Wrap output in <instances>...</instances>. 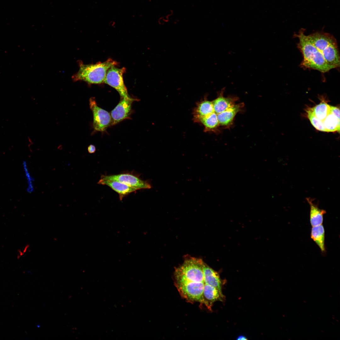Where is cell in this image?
I'll return each instance as SVG.
<instances>
[{"instance_id":"1","label":"cell","mask_w":340,"mask_h":340,"mask_svg":"<svg viewBox=\"0 0 340 340\" xmlns=\"http://www.w3.org/2000/svg\"><path fill=\"white\" fill-rule=\"evenodd\" d=\"M304 31L305 29L302 28L297 34L294 35L299 39L297 46L303 56L301 67L317 70L323 73L336 68L326 61L322 54L310 41L308 35L304 34Z\"/></svg>"},{"instance_id":"2","label":"cell","mask_w":340,"mask_h":340,"mask_svg":"<svg viewBox=\"0 0 340 340\" xmlns=\"http://www.w3.org/2000/svg\"><path fill=\"white\" fill-rule=\"evenodd\" d=\"M308 37L329 64L336 68L339 67L340 56L337 44L333 35L323 31H317Z\"/></svg>"},{"instance_id":"3","label":"cell","mask_w":340,"mask_h":340,"mask_svg":"<svg viewBox=\"0 0 340 340\" xmlns=\"http://www.w3.org/2000/svg\"><path fill=\"white\" fill-rule=\"evenodd\" d=\"M118 63L109 59L103 62L86 65L79 62V69L72 76L74 81H83L89 84L104 83L108 70Z\"/></svg>"},{"instance_id":"4","label":"cell","mask_w":340,"mask_h":340,"mask_svg":"<svg viewBox=\"0 0 340 340\" xmlns=\"http://www.w3.org/2000/svg\"><path fill=\"white\" fill-rule=\"evenodd\" d=\"M204 263L200 258H190L186 259L175 270L174 283L187 281L204 282Z\"/></svg>"},{"instance_id":"5","label":"cell","mask_w":340,"mask_h":340,"mask_svg":"<svg viewBox=\"0 0 340 340\" xmlns=\"http://www.w3.org/2000/svg\"><path fill=\"white\" fill-rule=\"evenodd\" d=\"M174 285L181 297L187 301L203 304L204 282L187 281L176 283Z\"/></svg>"},{"instance_id":"6","label":"cell","mask_w":340,"mask_h":340,"mask_svg":"<svg viewBox=\"0 0 340 340\" xmlns=\"http://www.w3.org/2000/svg\"><path fill=\"white\" fill-rule=\"evenodd\" d=\"M124 68H119L113 66L108 70L104 83L114 88L119 93L121 98L129 99V95L123 80Z\"/></svg>"},{"instance_id":"7","label":"cell","mask_w":340,"mask_h":340,"mask_svg":"<svg viewBox=\"0 0 340 340\" xmlns=\"http://www.w3.org/2000/svg\"><path fill=\"white\" fill-rule=\"evenodd\" d=\"M89 103L93 114L94 129L97 131H104L111 124L110 115L108 111L98 106L94 98H90Z\"/></svg>"},{"instance_id":"8","label":"cell","mask_w":340,"mask_h":340,"mask_svg":"<svg viewBox=\"0 0 340 340\" xmlns=\"http://www.w3.org/2000/svg\"><path fill=\"white\" fill-rule=\"evenodd\" d=\"M101 179L116 181L126 184L137 190L150 189L152 186L148 181L143 180L138 177L130 173H122L110 175H102Z\"/></svg>"},{"instance_id":"9","label":"cell","mask_w":340,"mask_h":340,"mask_svg":"<svg viewBox=\"0 0 340 340\" xmlns=\"http://www.w3.org/2000/svg\"><path fill=\"white\" fill-rule=\"evenodd\" d=\"M136 99L133 98H121V100L111 111V124H117L122 120L129 117L131 111L132 104Z\"/></svg>"},{"instance_id":"10","label":"cell","mask_w":340,"mask_h":340,"mask_svg":"<svg viewBox=\"0 0 340 340\" xmlns=\"http://www.w3.org/2000/svg\"><path fill=\"white\" fill-rule=\"evenodd\" d=\"M224 296L216 288L204 283L202 298L203 304L210 311L212 310L213 303L217 301H222Z\"/></svg>"},{"instance_id":"11","label":"cell","mask_w":340,"mask_h":340,"mask_svg":"<svg viewBox=\"0 0 340 340\" xmlns=\"http://www.w3.org/2000/svg\"><path fill=\"white\" fill-rule=\"evenodd\" d=\"M204 281L205 284L217 288L222 294V280L218 273L204 263L203 266Z\"/></svg>"},{"instance_id":"12","label":"cell","mask_w":340,"mask_h":340,"mask_svg":"<svg viewBox=\"0 0 340 340\" xmlns=\"http://www.w3.org/2000/svg\"><path fill=\"white\" fill-rule=\"evenodd\" d=\"M98 184L106 185L110 187L119 195L120 200H122L123 197L128 194L137 190L134 188L116 181L100 179Z\"/></svg>"},{"instance_id":"13","label":"cell","mask_w":340,"mask_h":340,"mask_svg":"<svg viewBox=\"0 0 340 340\" xmlns=\"http://www.w3.org/2000/svg\"><path fill=\"white\" fill-rule=\"evenodd\" d=\"M307 201L310 205V220L312 227L322 224L323 220V216L326 211L319 208L317 204L314 202V199L309 197L306 198Z\"/></svg>"},{"instance_id":"14","label":"cell","mask_w":340,"mask_h":340,"mask_svg":"<svg viewBox=\"0 0 340 340\" xmlns=\"http://www.w3.org/2000/svg\"><path fill=\"white\" fill-rule=\"evenodd\" d=\"M242 104H235L223 112L217 114L219 124L228 126L231 124L237 113L243 107Z\"/></svg>"},{"instance_id":"15","label":"cell","mask_w":340,"mask_h":340,"mask_svg":"<svg viewBox=\"0 0 340 340\" xmlns=\"http://www.w3.org/2000/svg\"><path fill=\"white\" fill-rule=\"evenodd\" d=\"M222 91L219 96L212 102L214 112L217 114L234 105L237 99L235 97H224Z\"/></svg>"},{"instance_id":"16","label":"cell","mask_w":340,"mask_h":340,"mask_svg":"<svg viewBox=\"0 0 340 340\" xmlns=\"http://www.w3.org/2000/svg\"><path fill=\"white\" fill-rule=\"evenodd\" d=\"M325 230L322 224L312 227L311 237L322 252L325 251Z\"/></svg>"},{"instance_id":"17","label":"cell","mask_w":340,"mask_h":340,"mask_svg":"<svg viewBox=\"0 0 340 340\" xmlns=\"http://www.w3.org/2000/svg\"><path fill=\"white\" fill-rule=\"evenodd\" d=\"M214 112L212 102L204 100L198 105L194 111V116L196 119L198 120L200 118Z\"/></svg>"},{"instance_id":"18","label":"cell","mask_w":340,"mask_h":340,"mask_svg":"<svg viewBox=\"0 0 340 340\" xmlns=\"http://www.w3.org/2000/svg\"><path fill=\"white\" fill-rule=\"evenodd\" d=\"M311 109L316 116L323 121L330 113L331 106L325 101H322Z\"/></svg>"},{"instance_id":"19","label":"cell","mask_w":340,"mask_h":340,"mask_svg":"<svg viewBox=\"0 0 340 340\" xmlns=\"http://www.w3.org/2000/svg\"><path fill=\"white\" fill-rule=\"evenodd\" d=\"M325 128L327 132L340 131V119L335 115L330 113L323 121Z\"/></svg>"},{"instance_id":"20","label":"cell","mask_w":340,"mask_h":340,"mask_svg":"<svg viewBox=\"0 0 340 340\" xmlns=\"http://www.w3.org/2000/svg\"><path fill=\"white\" fill-rule=\"evenodd\" d=\"M198 121L201 122L207 130L216 128L219 125L217 114L214 112L200 118Z\"/></svg>"},{"instance_id":"21","label":"cell","mask_w":340,"mask_h":340,"mask_svg":"<svg viewBox=\"0 0 340 340\" xmlns=\"http://www.w3.org/2000/svg\"><path fill=\"white\" fill-rule=\"evenodd\" d=\"M307 116L312 125L317 130L323 132H327L325 128L323 121L317 118L314 114L311 108L306 110Z\"/></svg>"},{"instance_id":"22","label":"cell","mask_w":340,"mask_h":340,"mask_svg":"<svg viewBox=\"0 0 340 340\" xmlns=\"http://www.w3.org/2000/svg\"><path fill=\"white\" fill-rule=\"evenodd\" d=\"M330 112L335 115L338 119H340V110L339 108L336 106H331Z\"/></svg>"},{"instance_id":"23","label":"cell","mask_w":340,"mask_h":340,"mask_svg":"<svg viewBox=\"0 0 340 340\" xmlns=\"http://www.w3.org/2000/svg\"><path fill=\"white\" fill-rule=\"evenodd\" d=\"M96 150L95 146L92 144H90L88 147V150L89 153L92 154L94 153Z\"/></svg>"},{"instance_id":"24","label":"cell","mask_w":340,"mask_h":340,"mask_svg":"<svg viewBox=\"0 0 340 340\" xmlns=\"http://www.w3.org/2000/svg\"><path fill=\"white\" fill-rule=\"evenodd\" d=\"M236 339L237 340H247V339H248L247 338H246V337H245L244 336L240 335V336H239L237 337V338Z\"/></svg>"},{"instance_id":"25","label":"cell","mask_w":340,"mask_h":340,"mask_svg":"<svg viewBox=\"0 0 340 340\" xmlns=\"http://www.w3.org/2000/svg\"><path fill=\"white\" fill-rule=\"evenodd\" d=\"M37 328H40L41 327V325L40 324H38L37 325Z\"/></svg>"}]
</instances>
